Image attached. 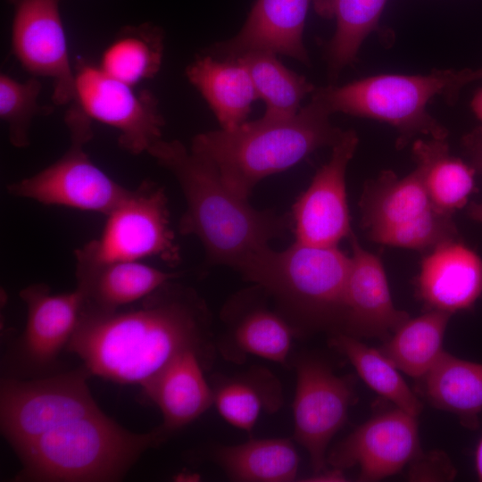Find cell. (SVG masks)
I'll list each match as a JSON object with an SVG mask.
<instances>
[{"label":"cell","mask_w":482,"mask_h":482,"mask_svg":"<svg viewBox=\"0 0 482 482\" xmlns=\"http://www.w3.org/2000/svg\"><path fill=\"white\" fill-rule=\"evenodd\" d=\"M330 344L349 360L373 391L413 416L421 412V402L381 350L370 347L357 337L340 331L335 332Z\"/></svg>","instance_id":"31"},{"label":"cell","mask_w":482,"mask_h":482,"mask_svg":"<svg viewBox=\"0 0 482 482\" xmlns=\"http://www.w3.org/2000/svg\"><path fill=\"white\" fill-rule=\"evenodd\" d=\"M421 453L416 416L396 407L358 427L327 461L342 470L357 466L360 481H378L399 472Z\"/></svg>","instance_id":"16"},{"label":"cell","mask_w":482,"mask_h":482,"mask_svg":"<svg viewBox=\"0 0 482 482\" xmlns=\"http://www.w3.org/2000/svg\"><path fill=\"white\" fill-rule=\"evenodd\" d=\"M482 79V67L472 70L463 69L461 71L453 70L450 85L445 94L447 102L453 104L456 101L459 92L466 85L476 80Z\"/></svg>","instance_id":"35"},{"label":"cell","mask_w":482,"mask_h":482,"mask_svg":"<svg viewBox=\"0 0 482 482\" xmlns=\"http://www.w3.org/2000/svg\"><path fill=\"white\" fill-rule=\"evenodd\" d=\"M311 100L293 118L245 121L232 129L196 135L190 150L211 162L237 195L248 199L264 178L297 164L315 150L333 146L344 130Z\"/></svg>","instance_id":"3"},{"label":"cell","mask_w":482,"mask_h":482,"mask_svg":"<svg viewBox=\"0 0 482 482\" xmlns=\"http://www.w3.org/2000/svg\"><path fill=\"white\" fill-rule=\"evenodd\" d=\"M409 478L411 480H451L456 470L449 458L441 452L420 453L411 462Z\"/></svg>","instance_id":"34"},{"label":"cell","mask_w":482,"mask_h":482,"mask_svg":"<svg viewBox=\"0 0 482 482\" xmlns=\"http://www.w3.org/2000/svg\"><path fill=\"white\" fill-rule=\"evenodd\" d=\"M415 287L428 310H469L482 295V259L461 238L443 242L421 260Z\"/></svg>","instance_id":"18"},{"label":"cell","mask_w":482,"mask_h":482,"mask_svg":"<svg viewBox=\"0 0 482 482\" xmlns=\"http://www.w3.org/2000/svg\"><path fill=\"white\" fill-rule=\"evenodd\" d=\"M470 107L475 116L482 122V87L475 93Z\"/></svg>","instance_id":"39"},{"label":"cell","mask_w":482,"mask_h":482,"mask_svg":"<svg viewBox=\"0 0 482 482\" xmlns=\"http://www.w3.org/2000/svg\"><path fill=\"white\" fill-rule=\"evenodd\" d=\"M466 213L472 220L482 223V202H470L466 208Z\"/></svg>","instance_id":"38"},{"label":"cell","mask_w":482,"mask_h":482,"mask_svg":"<svg viewBox=\"0 0 482 482\" xmlns=\"http://www.w3.org/2000/svg\"><path fill=\"white\" fill-rule=\"evenodd\" d=\"M213 404L231 426L249 432L262 411H275L281 403L276 378L266 370L225 378L212 389Z\"/></svg>","instance_id":"30"},{"label":"cell","mask_w":482,"mask_h":482,"mask_svg":"<svg viewBox=\"0 0 482 482\" xmlns=\"http://www.w3.org/2000/svg\"><path fill=\"white\" fill-rule=\"evenodd\" d=\"M295 369L294 436L318 472L326 469L327 447L347 419L353 400V379L336 375L315 357L300 358Z\"/></svg>","instance_id":"12"},{"label":"cell","mask_w":482,"mask_h":482,"mask_svg":"<svg viewBox=\"0 0 482 482\" xmlns=\"http://www.w3.org/2000/svg\"><path fill=\"white\" fill-rule=\"evenodd\" d=\"M462 147L469 156L471 166L482 173V127L474 129L461 140Z\"/></svg>","instance_id":"36"},{"label":"cell","mask_w":482,"mask_h":482,"mask_svg":"<svg viewBox=\"0 0 482 482\" xmlns=\"http://www.w3.org/2000/svg\"><path fill=\"white\" fill-rule=\"evenodd\" d=\"M413 158L433 205L453 214L463 208L477 190L475 169L451 154L446 138L416 140Z\"/></svg>","instance_id":"24"},{"label":"cell","mask_w":482,"mask_h":482,"mask_svg":"<svg viewBox=\"0 0 482 482\" xmlns=\"http://www.w3.org/2000/svg\"><path fill=\"white\" fill-rule=\"evenodd\" d=\"M147 153L179 182L187 203L179 230L196 237L211 262L237 270L292 227L291 218L257 210L230 191L215 167L180 141L161 139Z\"/></svg>","instance_id":"2"},{"label":"cell","mask_w":482,"mask_h":482,"mask_svg":"<svg viewBox=\"0 0 482 482\" xmlns=\"http://www.w3.org/2000/svg\"><path fill=\"white\" fill-rule=\"evenodd\" d=\"M420 380L422 396L434 407L456 415L469 429L479 426L482 411V363L443 352Z\"/></svg>","instance_id":"23"},{"label":"cell","mask_w":482,"mask_h":482,"mask_svg":"<svg viewBox=\"0 0 482 482\" xmlns=\"http://www.w3.org/2000/svg\"><path fill=\"white\" fill-rule=\"evenodd\" d=\"M74 72V102L90 120L115 129L120 148L140 154L162 139L164 120L150 91L136 92L134 87L83 62Z\"/></svg>","instance_id":"11"},{"label":"cell","mask_w":482,"mask_h":482,"mask_svg":"<svg viewBox=\"0 0 482 482\" xmlns=\"http://www.w3.org/2000/svg\"><path fill=\"white\" fill-rule=\"evenodd\" d=\"M189 82L201 93L223 129L246 121L258 99L246 67L238 60L198 57L187 69Z\"/></svg>","instance_id":"22"},{"label":"cell","mask_w":482,"mask_h":482,"mask_svg":"<svg viewBox=\"0 0 482 482\" xmlns=\"http://www.w3.org/2000/svg\"><path fill=\"white\" fill-rule=\"evenodd\" d=\"M106 216L101 235L74 251L75 266L149 257H157L170 266L179 262L168 198L160 185L144 180Z\"/></svg>","instance_id":"9"},{"label":"cell","mask_w":482,"mask_h":482,"mask_svg":"<svg viewBox=\"0 0 482 482\" xmlns=\"http://www.w3.org/2000/svg\"><path fill=\"white\" fill-rule=\"evenodd\" d=\"M359 142L354 130L344 131L332 146L329 160L292 207L295 241L336 246L353 233L347 203L345 173Z\"/></svg>","instance_id":"15"},{"label":"cell","mask_w":482,"mask_h":482,"mask_svg":"<svg viewBox=\"0 0 482 482\" xmlns=\"http://www.w3.org/2000/svg\"><path fill=\"white\" fill-rule=\"evenodd\" d=\"M62 0H7L13 7L11 43L13 54L34 77L53 81L57 105L75 101L71 67L62 16Z\"/></svg>","instance_id":"13"},{"label":"cell","mask_w":482,"mask_h":482,"mask_svg":"<svg viewBox=\"0 0 482 482\" xmlns=\"http://www.w3.org/2000/svg\"><path fill=\"white\" fill-rule=\"evenodd\" d=\"M237 60L246 67L258 98L265 103L262 117L265 120L293 118L301 110L303 99L315 89L305 77L287 69L273 53L253 51Z\"/></svg>","instance_id":"27"},{"label":"cell","mask_w":482,"mask_h":482,"mask_svg":"<svg viewBox=\"0 0 482 482\" xmlns=\"http://www.w3.org/2000/svg\"><path fill=\"white\" fill-rule=\"evenodd\" d=\"M204 355L195 349L186 350L140 386L143 396L162 414L157 428L162 442L213 403L212 389L204 374Z\"/></svg>","instance_id":"20"},{"label":"cell","mask_w":482,"mask_h":482,"mask_svg":"<svg viewBox=\"0 0 482 482\" xmlns=\"http://www.w3.org/2000/svg\"><path fill=\"white\" fill-rule=\"evenodd\" d=\"M386 0H314L318 14L335 17L337 28L327 46L332 74L353 63L368 37L377 29Z\"/></svg>","instance_id":"29"},{"label":"cell","mask_w":482,"mask_h":482,"mask_svg":"<svg viewBox=\"0 0 482 482\" xmlns=\"http://www.w3.org/2000/svg\"><path fill=\"white\" fill-rule=\"evenodd\" d=\"M295 335V328L281 315L255 307L235 322L225 352L236 358L251 354L286 365Z\"/></svg>","instance_id":"32"},{"label":"cell","mask_w":482,"mask_h":482,"mask_svg":"<svg viewBox=\"0 0 482 482\" xmlns=\"http://www.w3.org/2000/svg\"><path fill=\"white\" fill-rule=\"evenodd\" d=\"M338 327L354 337H387L410 316L395 308L380 257L364 249L353 232Z\"/></svg>","instance_id":"17"},{"label":"cell","mask_w":482,"mask_h":482,"mask_svg":"<svg viewBox=\"0 0 482 482\" xmlns=\"http://www.w3.org/2000/svg\"><path fill=\"white\" fill-rule=\"evenodd\" d=\"M91 120L72 105L65 115L70 134L68 150L37 173L6 186L7 192L45 205L64 206L107 215L129 194L97 167L84 146L92 138Z\"/></svg>","instance_id":"8"},{"label":"cell","mask_w":482,"mask_h":482,"mask_svg":"<svg viewBox=\"0 0 482 482\" xmlns=\"http://www.w3.org/2000/svg\"><path fill=\"white\" fill-rule=\"evenodd\" d=\"M198 295L172 280L112 312L82 306L67 350L91 375L142 386L180 353L207 347V315Z\"/></svg>","instance_id":"1"},{"label":"cell","mask_w":482,"mask_h":482,"mask_svg":"<svg viewBox=\"0 0 482 482\" xmlns=\"http://www.w3.org/2000/svg\"><path fill=\"white\" fill-rule=\"evenodd\" d=\"M453 70L425 75L380 74L343 86L315 88L312 100L328 113L342 112L388 123L398 132L396 146L404 147L422 134L443 139L447 129L428 112V104L445 95Z\"/></svg>","instance_id":"6"},{"label":"cell","mask_w":482,"mask_h":482,"mask_svg":"<svg viewBox=\"0 0 482 482\" xmlns=\"http://www.w3.org/2000/svg\"><path fill=\"white\" fill-rule=\"evenodd\" d=\"M213 458L230 478L244 482L293 481L300 463L295 445L287 438L251 439L219 446Z\"/></svg>","instance_id":"25"},{"label":"cell","mask_w":482,"mask_h":482,"mask_svg":"<svg viewBox=\"0 0 482 482\" xmlns=\"http://www.w3.org/2000/svg\"><path fill=\"white\" fill-rule=\"evenodd\" d=\"M475 468L478 478L482 482V436L475 452Z\"/></svg>","instance_id":"40"},{"label":"cell","mask_w":482,"mask_h":482,"mask_svg":"<svg viewBox=\"0 0 482 482\" xmlns=\"http://www.w3.org/2000/svg\"><path fill=\"white\" fill-rule=\"evenodd\" d=\"M161 443L157 428L133 433L99 411L61 423L14 448L22 464L16 480L119 481L145 450Z\"/></svg>","instance_id":"4"},{"label":"cell","mask_w":482,"mask_h":482,"mask_svg":"<svg viewBox=\"0 0 482 482\" xmlns=\"http://www.w3.org/2000/svg\"><path fill=\"white\" fill-rule=\"evenodd\" d=\"M359 207L362 229L378 244L428 252L460 238L453 214L433 205L417 168L403 178L385 170L367 181Z\"/></svg>","instance_id":"7"},{"label":"cell","mask_w":482,"mask_h":482,"mask_svg":"<svg viewBox=\"0 0 482 482\" xmlns=\"http://www.w3.org/2000/svg\"><path fill=\"white\" fill-rule=\"evenodd\" d=\"M303 481L311 482H344L347 481V478L344 472V470L332 467L331 470H322L318 472H314L312 476L305 478Z\"/></svg>","instance_id":"37"},{"label":"cell","mask_w":482,"mask_h":482,"mask_svg":"<svg viewBox=\"0 0 482 482\" xmlns=\"http://www.w3.org/2000/svg\"><path fill=\"white\" fill-rule=\"evenodd\" d=\"M314 0H256L240 31L212 47L214 57L234 60L253 51L292 57L308 64L303 33Z\"/></svg>","instance_id":"19"},{"label":"cell","mask_w":482,"mask_h":482,"mask_svg":"<svg viewBox=\"0 0 482 482\" xmlns=\"http://www.w3.org/2000/svg\"><path fill=\"white\" fill-rule=\"evenodd\" d=\"M41 89L37 77L19 81L5 73L0 76V117L7 125L9 141L14 147H28L33 118L51 112L37 103Z\"/></svg>","instance_id":"33"},{"label":"cell","mask_w":482,"mask_h":482,"mask_svg":"<svg viewBox=\"0 0 482 482\" xmlns=\"http://www.w3.org/2000/svg\"><path fill=\"white\" fill-rule=\"evenodd\" d=\"M452 313L428 310L404 321L387 340L381 352L401 371L422 378L443 353L445 332Z\"/></svg>","instance_id":"26"},{"label":"cell","mask_w":482,"mask_h":482,"mask_svg":"<svg viewBox=\"0 0 482 482\" xmlns=\"http://www.w3.org/2000/svg\"><path fill=\"white\" fill-rule=\"evenodd\" d=\"M84 367L30 379L5 377L0 386L1 432L12 449L65 421L101 409Z\"/></svg>","instance_id":"10"},{"label":"cell","mask_w":482,"mask_h":482,"mask_svg":"<svg viewBox=\"0 0 482 482\" xmlns=\"http://www.w3.org/2000/svg\"><path fill=\"white\" fill-rule=\"evenodd\" d=\"M27 306L24 330L10 353L15 378L40 376L53 367L76 329L84 303L77 287L52 294L44 283L27 286L20 292Z\"/></svg>","instance_id":"14"},{"label":"cell","mask_w":482,"mask_h":482,"mask_svg":"<svg viewBox=\"0 0 482 482\" xmlns=\"http://www.w3.org/2000/svg\"><path fill=\"white\" fill-rule=\"evenodd\" d=\"M77 288L83 306L112 312L140 301L176 273L167 272L141 261H115L93 266H75Z\"/></svg>","instance_id":"21"},{"label":"cell","mask_w":482,"mask_h":482,"mask_svg":"<svg viewBox=\"0 0 482 482\" xmlns=\"http://www.w3.org/2000/svg\"><path fill=\"white\" fill-rule=\"evenodd\" d=\"M351 256L337 245L295 241L283 251L270 246L251 255L237 270L269 293L298 324L338 327Z\"/></svg>","instance_id":"5"},{"label":"cell","mask_w":482,"mask_h":482,"mask_svg":"<svg viewBox=\"0 0 482 482\" xmlns=\"http://www.w3.org/2000/svg\"><path fill=\"white\" fill-rule=\"evenodd\" d=\"M163 55V33L145 23L123 27L104 51L99 68L129 86L151 79L159 71Z\"/></svg>","instance_id":"28"}]
</instances>
